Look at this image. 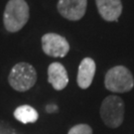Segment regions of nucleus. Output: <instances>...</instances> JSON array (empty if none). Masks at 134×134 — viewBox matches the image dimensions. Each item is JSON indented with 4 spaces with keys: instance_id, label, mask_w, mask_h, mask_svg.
<instances>
[{
    "instance_id": "0eeeda50",
    "label": "nucleus",
    "mask_w": 134,
    "mask_h": 134,
    "mask_svg": "<svg viewBox=\"0 0 134 134\" xmlns=\"http://www.w3.org/2000/svg\"><path fill=\"white\" fill-rule=\"evenodd\" d=\"M96 8L105 21H118L122 12L121 0H96Z\"/></svg>"
},
{
    "instance_id": "f257e3e1",
    "label": "nucleus",
    "mask_w": 134,
    "mask_h": 134,
    "mask_svg": "<svg viewBox=\"0 0 134 134\" xmlns=\"http://www.w3.org/2000/svg\"><path fill=\"white\" fill-rule=\"evenodd\" d=\"M29 20V6L25 0H9L3 14L5 29L15 33L24 27Z\"/></svg>"
},
{
    "instance_id": "f8f14e48",
    "label": "nucleus",
    "mask_w": 134,
    "mask_h": 134,
    "mask_svg": "<svg viewBox=\"0 0 134 134\" xmlns=\"http://www.w3.org/2000/svg\"><path fill=\"white\" fill-rule=\"evenodd\" d=\"M46 109H47V112L51 113V112H55V111H57L58 107H57V105H55V104H49V105H47Z\"/></svg>"
},
{
    "instance_id": "7ed1b4c3",
    "label": "nucleus",
    "mask_w": 134,
    "mask_h": 134,
    "mask_svg": "<svg viewBox=\"0 0 134 134\" xmlns=\"http://www.w3.org/2000/svg\"><path fill=\"white\" fill-rule=\"evenodd\" d=\"M106 90L112 92H127L133 88L134 79L124 66H116L107 71L104 79Z\"/></svg>"
},
{
    "instance_id": "39448f33",
    "label": "nucleus",
    "mask_w": 134,
    "mask_h": 134,
    "mask_svg": "<svg viewBox=\"0 0 134 134\" xmlns=\"http://www.w3.org/2000/svg\"><path fill=\"white\" fill-rule=\"evenodd\" d=\"M42 49L50 57L64 58L70 51L67 39L56 33H47L42 37Z\"/></svg>"
},
{
    "instance_id": "9d476101",
    "label": "nucleus",
    "mask_w": 134,
    "mask_h": 134,
    "mask_svg": "<svg viewBox=\"0 0 134 134\" xmlns=\"http://www.w3.org/2000/svg\"><path fill=\"white\" fill-rule=\"evenodd\" d=\"M14 117L16 119L27 124V123H34L38 120V112L34 107L28 105V104H24L19 107H17L14 111Z\"/></svg>"
},
{
    "instance_id": "9b49d317",
    "label": "nucleus",
    "mask_w": 134,
    "mask_h": 134,
    "mask_svg": "<svg viewBox=\"0 0 134 134\" xmlns=\"http://www.w3.org/2000/svg\"><path fill=\"white\" fill-rule=\"evenodd\" d=\"M68 134H92V129L87 124H77L72 126Z\"/></svg>"
},
{
    "instance_id": "f03ea898",
    "label": "nucleus",
    "mask_w": 134,
    "mask_h": 134,
    "mask_svg": "<svg viewBox=\"0 0 134 134\" xmlns=\"http://www.w3.org/2000/svg\"><path fill=\"white\" fill-rule=\"evenodd\" d=\"M37 81V72L28 63H18L12 68L8 77L9 85L17 91H27Z\"/></svg>"
},
{
    "instance_id": "1a4fd4ad",
    "label": "nucleus",
    "mask_w": 134,
    "mask_h": 134,
    "mask_svg": "<svg viewBox=\"0 0 134 134\" xmlns=\"http://www.w3.org/2000/svg\"><path fill=\"white\" fill-rule=\"evenodd\" d=\"M96 62L91 58H85L81 61L79 67L77 77V85L81 88L86 90L91 86L96 74Z\"/></svg>"
},
{
    "instance_id": "20e7f679",
    "label": "nucleus",
    "mask_w": 134,
    "mask_h": 134,
    "mask_svg": "<svg viewBox=\"0 0 134 134\" xmlns=\"http://www.w3.org/2000/svg\"><path fill=\"white\" fill-rule=\"evenodd\" d=\"M100 116L106 126L117 128L123 122L124 102L117 96L105 97L100 106Z\"/></svg>"
},
{
    "instance_id": "423d86ee",
    "label": "nucleus",
    "mask_w": 134,
    "mask_h": 134,
    "mask_svg": "<svg viewBox=\"0 0 134 134\" xmlns=\"http://www.w3.org/2000/svg\"><path fill=\"white\" fill-rule=\"evenodd\" d=\"M87 0H59L57 8L64 18L77 21L86 14Z\"/></svg>"
},
{
    "instance_id": "6e6552de",
    "label": "nucleus",
    "mask_w": 134,
    "mask_h": 134,
    "mask_svg": "<svg viewBox=\"0 0 134 134\" xmlns=\"http://www.w3.org/2000/svg\"><path fill=\"white\" fill-rule=\"evenodd\" d=\"M48 81L56 91H62L69 83L66 68L61 63H52L48 68Z\"/></svg>"
}]
</instances>
